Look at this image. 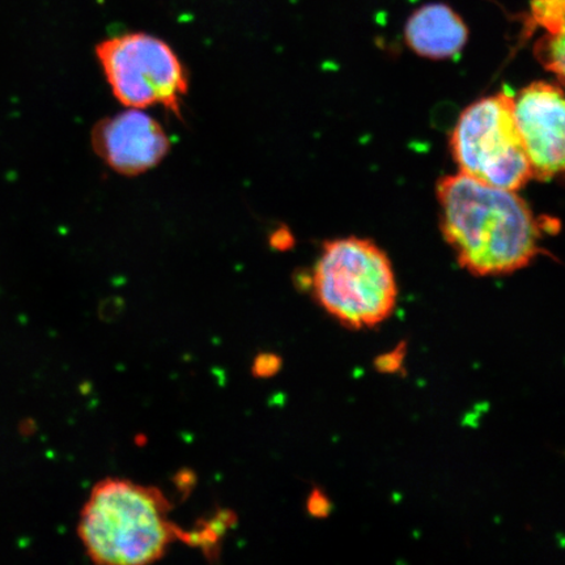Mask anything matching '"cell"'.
<instances>
[{
    "label": "cell",
    "instance_id": "obj_1",
    "mask_svg": "<svg viewBox=\"0 0 565 565\" xmlns=\"http://www.w3.org/2000/svg\"><path fill=\"white\" fill-rule=\"evenodd\" d=\"M436 195L445 242L471 275L513 274L540 256L541 222L518 192L457 173L437 181Z\"/></svg>",
    "mask_w": 565,
    "mask_h": 565
},
{
    "label": "cell",
    "instance_id": "obj_2",
    "mask_svg": "<svg viewBox=\"0 0 565 565\" xmlns=\"http://www.w3.org/2000/svg\"><path fill=\"white\" fill-rule=\"evenodd\" d=\"M171 511V500L158 487L106 478L84 504L77 535L96 564H151L182 541L183 529Z\"/></svg>",
    "mask_w": 565,
    "mask_h": 565
},
{
    "label": "cell",
    "instance_id": "obj_3",
    "mask_svg": "<svg viewBox=\"0 0 565 565\" xmlns=\"http://www.w3.org/2000/svg\"><path fill=\"white\" fill-rule=\"evenodd\" d=\"M310 286L324 312L352 330L379 327L397 307L391 259L369 238L350 236L324 243Z\"/></svg>",
    "mask_w": 565,
    "mask_h": 565
},
{
    "label": "cell",
    "instance_id": "obj_4",
    "mask_svg": "<svg viewBox=\"0 0 565 565\" xmlns=\"http://www.w3.org/2000/svg\"><path fill=\"white\" fill-rule=\"evenodd\" d=\"M513 98L503 90L469 105L451 132L450 151L459 173L519 192L533 173L515 124Z\"/></svg>",
    "mask_w": 565,
    "mask_h": 565
},
{
    "label": "cell",
    "instance_id": "obj_5",
    "mask_svg": "<svg viewBox=\"0 0 565 565\" xmlns=\"http://www.w3.org/2000/svg\"><path fill=\"white\" fill-rule=\"evenodd\" d=\"M96 56L119 103L136 109L160 105L181 117L188 71L166 41L145 32L117 34L96 46Z\"/></svg>",
    "mask_w": 565,
    "mask_h": 565
},
{
    "label": "cell",
    "instance_id": "obj_6",
    "mask_svg": "<svg viewBox=\"0 0 565 565\" xmlns=\"http://www.w3.org/2000/svg\"><path fill=\"white\" fill-rule=\"evenodd\" d=\"M515 124L533 179L547 182L564 171L565 103L561 86L535 82L513 98Z\"/></svg>",
    "mask_w": 565,
    "mask_h": 565
},
{
    "label": "cell",
    "instance_id": "obj_7",
    "mask_svg": "<svg viewBox=\"0 0 565 565\" xmlns=\"http://www.w3.org/2000/svg\"><path fill=\"white\" fill-rule=\"evenodd\" d=\"M92 146L113 171L138 175L166 159L171 140L157 119L141 109L131 108L96 124Z\"/></svg>",
    "mask_w": 565,
    "mask_h": 565
},
{
    "label": "cell",
    "instance_id": "obj_8",
    "mask_svg": "<svg viewBox=\"0 0 565 565\" xmlns=\"http://www.w3.org/2000/svg\"><path fill=\"white\" fill-rule=\"evenodd\" d=\"M406 44L423 58H454L469 41V28L459 13L445 3H427L408 17Z\"/></svg>",
    "mask_w": 565,
    "mask_h": 565
},
{
    "label": "cell",
    "instance_id": "obj_9",
    "mask_svg": "<svg viewBox=\"0 0 565 565\" xmlns=\"http://www.w3.org/2000/svg\"><path fill=\"white\" fill-rule=\"evenodd\" d=\"M235 524V514L231 512H218L209 521L202 522L194 530H183L182 541L186 545L202 550L207 556L218 554V545L227 530Z\"/></svg>",
    "mask_w": 565,
    "mask_h": 565
},
{
    "label": "cell",
    "instance_id": "obj_10",
    "mask_svg": "<svg viewBox=\"0 0 565 565\" xmlns=\"http://www.w3.org/2000/svg\"><path fill=\"white\" fill-rule=\"evenodd\" d=\"M536 60L563 84L564 81V33H546L536 41L534 47Z\"/></svg>",
    "mask_w": 565,
    "mask_h": 565
},
{
    "label": "cell",
    "instance_id": "obj_11",
    "mask_svg": "<svg viewBox=\"0 0 565 565\" xmlns=\"http://www.w3.org/2000/svg\"><path fill=\"white\" fill-rule=\"evenodd\" d=\"M565 0H532L530 23L547 33H564Z\"/></svg>",
    "mask_w": 565,
    "mask_h": 565
},
{
    "label": "cell",
    "instance_id": "obj_12",
    "mask_svg": "<svg viewBox=\"0 0 565 565\" xmlns=\"http://www.w3.org/2000/svg\"><path fill=\"white\" fill-rule=\"evenodd\" d=\"M406 355L407 344L402 342L397 348L374 359V369L383 374L398 373L404 369Z\"/></svg>",
    "mask_w": 565,
    "mask_h": 565
},
{
    "label": "cell",
    "instance_id": "obj_13",
    "mask_svg": "<svg viewBox=\"0 0 565 565\" xmlns=\"http://www.w3.org/2000/svg\"><path fill=\"white\" fill-rule=\"evenodd\" d=\"M282 366V360L277 353L264 352L254 359L252 372L254 377L270 379L278 374Z\"/></svg>",
    "mask_w": 565,
    "mask_h": 565
},
{
    "label": "cell",
    "instance_id": "obj_14",
    "mask_svg": "<svg viewBox=\"0 0 565 565\" xmlns=\"http://www.w3.org/2000/svg\"><path fill=\"white\" fill-rule=\"evenodd\" d=\"M307 511L313 519H328L331 512H333V503H331L327 493L316 489L309 494L307 500Z\"/></svg>",
    "mask_w": 565,
    "mask_h": 565
}]
</instances>
